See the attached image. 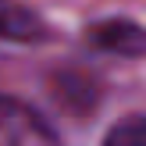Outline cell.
Here are the masks:
<instances>
[{
  "label": "cell",
  "instance_id": "6da1fadb",
  "mask_svg": "<svg viewBox=\"0 0 146 146\" xmlns=\"http://www.w3.org/2000/svg\"><path fill=\"white\" fill-rule=\"evenodd\" d=\"M0 146H54V135L29 107L0 96Z\"/></svg>",
  "mask_w": 146,
  "mask_h": 146
},
{
  "label": "cell",
  "instance_id": "7a4b0ae2",
  "mask_svg": "<svg viewBox=\"0 0 146 146\" xmlns=\"http://www.w3.org/2000/svg\"><path fill=\"white\" fill-rule=\"evenodd\" d=\"M89 39L96 43L100 50H111V54H121V57H135V54L146 50V32L135 21H125V18L96 25L89 32Z\"/></svg>",
  "mask_w": 146,
  "mask_h": 146
},
{
  "label": "cell",
  "instance_id": "3957f363",
  "mask_svg": "<svg viewBox=\"0 0 146 146\" xmlns=\"http://www.w3.org/2000/svg\"><path fill=\"white\" fill-rule=\"evenodd\" d=\"M0 36L11 39H36L43 36V21L32 11H0Z\"/></svg>",
  "mask_w": 146,
  "mask_h": 146
},
{
  "label": "cell",
  "instance_id": "277c9868",
  "mask_svg": "<svg viewBox=\"0 0 146 146\" xmlns=\"http://www.w3.org/2000/svg\"><path fill=\"white\" fill-rule=\"evenodd\" d=\"M104 146H146V118H125L107 132Z\"/></svg>",
  "mask_w": 146,
  "mask_h": 146
}]
</instances>
